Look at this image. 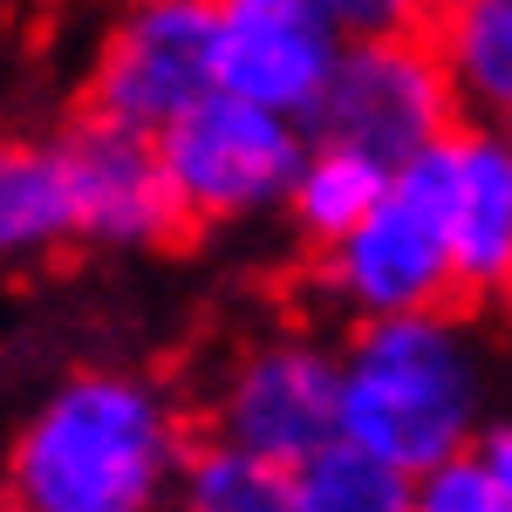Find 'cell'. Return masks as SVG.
Wrapping results in <instances>:
<instances>
[{
  "mask_svg": "<svg viewBox=\"0 0 512 512\" xmlns=\"http://www.w3.org/2000/svg\"><path fill=\"white\" fill-rule=\"evenodd\" d=\"M62 246H82L62 137L0 130V267H41Z\"/></svg>",
  "mask_w": 512,
  "mask_h": 512,
  "instance_id": "cell-11",
  "label": "cell"
},
{
  "mask_svg": "<svg viewBox=\"0 0 512 512\" xmlns=\"http://www.w3.org/2000/svg\"><path fill=\"white\" fill-rule=\"evenodd\" d=\"M512 403L506 342L472 308H410L355 321L342 342V437L403 472L472 458L485 424Z\"/></svg>",
  "mask_w": 512,
  "mask_h": 512,
  "instance_id": "cell-2",
  "label": "cell"
},
{
  "mask_svg": "<svg viewBox=\"0 0 512 512\" xmlns=\"http://www.w3.org/2000/svg\"><path fill=\"white\" fill-rule=\"evenodd\" d=\"M171 512H294V472L233 437H192Z\"/></svg>",
  "mask_w": 512,
  "mask_h": 512,
  "instance_id": "cell-14",
  "label": "cell"
},
{
  "mask_svg": "<svg viewBox=\"0 0 512 512\" xmlns=\"http://www.w3.org/2000/svg\"><path fill=\"white\" fill-rule=\"evenodd\" d=\"M192 451L185 403L123 362L62 369L0 451V512H171Z\"/></svg>",
  "mask_w": 512,
  "mask_h": 512,
  "instance_id": "cell-1",
  "label": "cell"
},
{
  "mask_svg": "<svg viewBox=\"0 0 512 512\" xmlns=\"http://www.w3.org/2000/svg\"><path fill=\"white\" fill-rule=\"evenodd\" d=\"M321 294L355 321L458 301L451 219H444V185H437L431 151L396 164L390 192L362 212V226L321 246Z\"/></svg>",
  "mask_w": 512,
  "mask_h": 512,
  "instance_id": "cell-4",
  "label": "cell"
},
{
  "mask_svg": "<svg viewBox=\"0 0 512 512\" xmlns=\"http://www.w3.org/2000/svg\"><path fill=\"white\" fill-rule=\"evenodd\" d=\"M472 458L485 465V472H492V485L506 492V506H512V403L499 410V417H492V424H485V437H478Z\"/></svg>",
  "mask_w": 512,
  "mask_h": 512,
  "instance_id": "cell-18",
  "label": "cell"
},
{
  "mask_svg": "<svg viewBox=\"0 0 512 512\" xmlns=\"http://www.w3.org/2000/svg\"><path fill=\"white\" fill-rule=\"evenodd\" d=\"M417 512H512V506L478 458H451V465L417 478Z\"/></svg>",
  "mask_w": 512,
  "mask_h": 512,
  "instance_id": "cell-16",
  "label": "cell"
},
{
  "mask_svg": "<svg viewBox=\"0 0 512 512\" xmlns=\"http://www.w3.org/2000/svg\"><path fill=\"white\" fill-rule=\"evenodd\" d=\"M321 14L349 41L355 35H403V28L431 21V0H321Z\"/></svg>",
  "mask_w": 512,
  "mask_h": 512,
  "instance_id": "cell-17",
  "label": "cell"
},
{
  "mask_svg": "<svg viewBox=\"0 0 512 512\" xmlns=\"http://www.w3.org/2000/svg\"><path fill=\"white\" fill-rule=\"evenodd\" d=\"M444 219H451V267L465 301L512 294V130L458 123L431 144Z\"/></svg>",
  "mask_w": 512,
  "mask_h": 512,
  "instance_id": "cell-10",
  "label": "cell"
},
{
  "mask_svg": "<svg viewBox=\"0 0 512 512\" xmlns=\"http://www.w3.org/2000/svg\"><path fill=\"white\" fill-rule=\"evenodd\" d=\"M294 512H417V472L335 437L294 465Z\"/></svg>",
  "mask_w": 512,
  "mask_h": 512,
  "instance_id": "cell-15",
  "label": "cell"
},
{
  "mask_svg": "<svg viewBox=\"0 0 512 512\" xmlns=\"http://www.w3.org/2000/svg\"><path fill=\"white\" fill-rule=\"evenodd\" d=\"M437 7H451V0H431V14H437Z\"/></svg>",
  "mask_w": 512,
  "mask_h": 512,
  "instance_id": "cell-19",
  "label": "cell"
},
{
  "mask_svg": "<svg viewBox=\"0 0 512 512\" xmlns=\"http://www.w3.org/2000/svg\"><path fill=\"white\" fill-rule=\"evenodd\" d=\"M69 178H76V233L96 253H164L185 233V205L164 171V151L151 130H123L82 110L62 130Z\"/></svg>",
  "mask_w": 512,
  "mask_h": 512,
  "instance_id": "cell-8",
  "label": "cell"
},
{
  "mask_svg": "<svg viewBox=\"0 0 512 512\" xmlns=\"http://www.w3.org/2000/svg\"><path fill=\"white\" fill-rule=\"evenodd\" d=\"M390 192V164L369 158V151H355V144H328V137H315L308 144V158H301V171H294V192H287V226H294V239L301 246H335L342 233H355L362 226V212L376 205V198Z\"/></svg>",
  "mask_w": 512,
  "mask_h": 512,
  "instance_id": "cell-13",
  "label": "cell"
},
{
  "mask_svg": "<svg viewBox=\"0 0 512 512\" xmlns=\"http://www.w3.org/2000/svg\"><path fill=\"white\" fill-rule=\"evenodd\" d=\"M212 89V0H123L89 48L82 110L158 137Z\"/></svg>",
  "mask_w": 512,
  "mask_h": 512,
  "instance_id": "cell-7",
  "label": "cell"
},
{
  "mask_svg": "<svg viewBox=\"0 0 512 512\" xmlns=\"http://www.w3.org/2000/svg\"><path fill=\"white\" fill-rule=\"evenodd\" d=\"M342 28L321 0H212V69L219 89L308 123L342 62Z\"/></svg>",
  "mask_w": 512,
  "mask_h": 512,
  "instance_id": "cell-9",
  "label": "cell"
},
{
  "mask_svg": "<svg viewBox=\"0 0 512 512\" xmlns=\"http://www.w3.org/2000/svg\"><path fill=\"white\" fill-rule=\"evenodd\" d=\"M205 431L294 472L342 437V342H321L315 328H267L239 342L212 376Z\"/></svg>",
  "mask_w": 512,
  "mask_h": 512,
  "instance_id": "cell-5",
  "label": "cell"
},
{
  "mask_svg": "<svg viewBox=\"0 0 512 512\" xmlns=\"http://www.w3.org/2000/svg\"><path fill=\"white\" fill-rule=\"evenodd\" d=\"M458 123L465 117H458V96H451V76L437 62L431 35L403 28V35L342 41V62L321 89V103L308 110V137L355 144L396 171V164L424 158Z\"/></svg>",
  "mask_w": 512,
  "mask_h": 512,
  "instance_id": "cell-6",
  "label": "cell"
},
{
  "mask_svg": "<svg viewBox=\"0 0 512 512\" xmlns=\"http://www.w3.org/2000/svg\"><path fill=\"white\" fill-rule=\"evenodd\" d=\"M308 123L267 110V103H246L233 89H212L198 96L178 123L158 130L164 171L178 185V205L192 226L212 233H233V226H260L287 212L294 192V171L308 158Z\"/></svg>",
  "mask_w": 512,
  "mask_h": 512,
  "instance_id": "cell-3",
  "label": "cell"
},
{
  "mask_svg": "<svg viewBox=\"0 0 512 512\" xmlns=\"http://www.w3.org/2000/svg\"><path fill=\"white\" fill-rule=\"evenodd\" d=\"M458 117L512 130V0H451L424 21Z\"/></svg>",
  "mask_w": 512,
  "mask_h": 512,
  "instance_id": "cell-12",
  "label": "cell"
}]
</instances>
